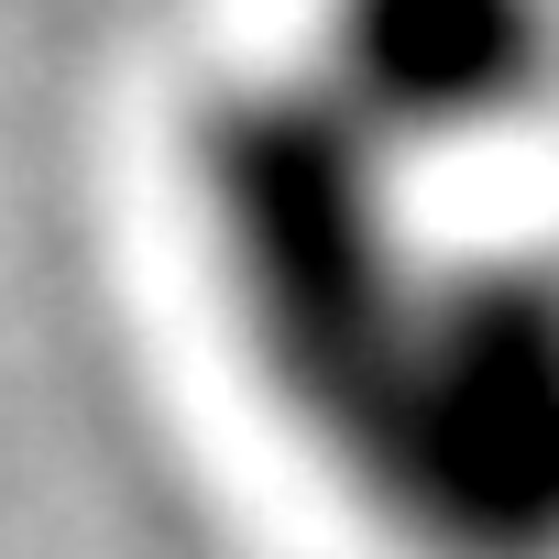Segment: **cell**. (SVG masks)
Returning a JSON list of instances; mask_svg holds the SVG:
<instances>
[{
	"mask_svg": "<svg viewBox=\"0 0 559 559\" xmlns=\"http://www.w3.org/2000/svg\"><path fill=\"white\" fill-rule=\"evenodd\" d=\"M198 219L230 330L297 439L384 515L417 406L439 241L406 219V165L319 88L241 78L198 110Z\"/></svg>",
	"mask_w": 559,
	"mask_h": 559,
	"instance_id": "1",
	"label": "cell"
},
{
	"mask_svg": "<svg viewBox=\"0 0 559 559\" xmlns=\"http://www.w3.org/2000/svg\"><path fill=\"white\" fill-rule=\"evenodd\" d=\"M384 526L417 559H559V252H439Z\"/></svg>",
	"mask_w": 559,
	"mask_h": 559,
	"instance_id": "2",
	"label": "cell"
},
{
	"mask_svg": "<svg viewBox=\"0 0 559 559\" xmlns=\"http://www.w3.org/2000/svg\"><path fill=\"white\" fill-rule=\"evenodd\" d=\"M319 88L395 165L493 143L559 88V0H330Z\"/></svg>",
	"mask_w": 559,
	"mask_h": 559,
	"instance_id": "3",
	"label": "cell"
}]
</instances>
